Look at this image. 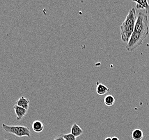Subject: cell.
<instances>
[{
  "instance_id": "obj_17",
  "label": "cell",
  "mask_w": 149,
  "mask_h": 140,
  "mask_svg": "<svg viewBox=\"0 0 149 140\" xmlns=\"http://www.w3.org/2000/svg\"><path fill=\"white\" fill-rule=\"evenodd\" d=\"M7 140V139H5V140Z\"/></svg>"
},
{
  "instance_id": "obj_6",
  "label": "cell",
  "mask_w": 149,
  "mask_h": 140,
  "mask_svg": "<svg viewBox=\"0 0 149 140\" xmlns=\"http://www.w3.org/2000/svg\"><path fill=\"white\" fill-rule=\"evenodd\" d=\"M14 109L15 113L17 116L16 119L17 121H20L22 119L24 116L26 115L28 111L27 110L24 109L22 107H20L19 106H17L16 105L14 106Z\"/></svg>"
},
{
  "instance_id": "obj_16",
  "label": "cell",
  "mask_w": 149,
  "mask_h": 140,
  "mask_svg": "<svg viewBox=\"0 0 149 140\" xmlns=\"http://www.w3.org/2000/svg\"><path fill=\"white\" fill-rule=\"evenodd\" d=\"M104 140H112V137H107L105 138V139Z\"/></svg>"
},
{
  "instance_id": "obj_14",
  "label": "cell",
  "mask_w": 149,
  "mask_h": 140,
  "mask_svg": "<svg viewBox=\"0 0 149 140\" xmlns=\"http://www.w3.org/2000/svg\"><path fill=\"white\" fill-rule=\"evenodd\" d=\"M53 140H65L62 134H59L55 137Z\"/></svg>"
},
{
  "instance_id": "obj_8",
  "label": "cell",
  "mask_w": 149,
  "mask_h": 140,
  "mask_svg": "<svg viewBox=\"0 0 149 140\" xmlns=\"http://www.w3.org/2000/svg\"><path fill=\"white\" fill-rule=\"evenodd\" d=\"M32 129L36 133H40L44 129V125L39 120H35L32 124Z\"/></svg>"
},
{
  "instance_id": "obj_5",
  "label": "cell",
  "mask_w": 149,
  "mask_h": 140,
  "mask_svg": "<svg viewBox=\"0 0 149 140\" xmlns=\"http://www.w3.org/2000/svg\"><path fill=\"white\" fill-rule=\"evenodd\" d=\"M133 2L136 3V8L137 9H144L146 14H149V4L148 1L146 0H139L135 1L133 0Z\"/></svg>"
},
{
  "instance_id": "obj_10",
  "label": "cell",
  "mask_w": 149,
  "mask_h": 140,
  "mask_svg": "<svg viewBox=\"0 0 149 140\" xmlns=\"http://www.w3.org/2000/svg\"><path fill=\"white\" fill-rule=\"evenodd\" d=\"M70 133L72 134L76 137H77L81 136L83 134V130L77 123H74L71 127Z\"/></svg>"
},
{
  "instance_id": "obj_7",
  "label": "cell",
  "mask_w": 149,
  "mask_h": 140,
  "mask_svg": "<svg viewBox=\"0 0 149 140\" xmlns=\"http://www.w3.org/2000/svg\"><path fill=\"white\" fill-rule=\"evenodd\" d=\"M30 103V101L29 99H27L23 96L17 100L16 102V105L28 110L29 108Z\"/></svg>"
},
{
  "instance_id": "obj_9",
  "label": "cell",
  "mask_w": 149,
  "mask_h": 140,
  "mask_svg": "<svg viewBox=\"0 0 149 140\" xmlns=\"http://www.w3.org/2000/svg\"><path fill=\"white\" fill-rule=\"evenodd\" d=\"M109 89L106 86L102 84V83H97V86L96 87V92L99 96H104L106 93L109 92Z\"/></svg>"
},
{
  "instance_id": "obj_11",
  "label": "cell",
  "mask_w": 149,
  "mask_h": 140,
  "mask_svg": "<svg viewBox=\"0 0 149 140\" xmlns=\"http://www.w3.org/2000/svg\"><path fill=\"white\" fill-rule=\"evenodd\" d=\"M144 137V134L142 130L136 128L134 130L132 133V138L133 140H142Z\"/></svg>"
},
{
  "instance_id": "obj_12",
  "label": "cell",
  "mask_w": 149,
  "mask_h": 140,
  "mask_svg": "<svg viewBox=\"0 0 149 140\" xmlns=\"http://www.w3.org/2000/svg\"><path fill=\"white\" fill-rule=\"evenodd\" d=\"M115 101L114 97L111 94L107 95L104 99V102L105 105L109 107L113 106L115 103Z\"/></svg>"
},
{
  "instance_id": "obj_2",
  "label": "cell",
  "mask_w": 149,
  "mask_h": 140,
  "mask_svg": "<svg viewBox=\"0 0 149 140\" xmlns=\"http://www.w3.org/2000/svg\"><path fill=\"white\" fill-rule=\"evenodd\" d=\"M134 31L146 37L149 34V20L146 14L139 12L136 18Z\"/></svg>"
},
{
  "instance_id": "obj_13",
  "label": "cell",
  "mask_w": 149,
  "mask_h": 140,
  "mask_svg": "<svg viewBox=\"0 0 149 140\" xmlns=\"http://www.w3.org/2000/svg\"><path fill=\"white\" fill-rule=\"evenodd\" d=\"M63 137L65 140H76V137L72 134H65L63 135Z\"/></svg>"
},
{
  "instance_id": "obj_3",
  "label": "cell",
  "mask_w": 149,
  "mask_h": 140,
  "mask_svg": "<svg viewBox=\"0 0 149 140\" xmlns=\"http://www.w3.org/2000/svg\"><path fill=\"white\" fill-rule=\"evenodd\" d=\"M2 127L7 133L13 134L18 137H30L31 132L29 127L24 126H12L3 123Z\"/></svg>"
},
{
  "instance_id": "obj_15",
  "label": "cell",
  "mask_w": 149,
  "mask_h": 140,
  "mask_svg": "<svg viewBox=\"0 0 149 140\" xmlns=\"http://www.w3.org/2000/svg\"><path fill=\"white\" fill-rule=\"evenodd\" d=\"M112 140H120L118 137L113 136L112 137Z\"/></svg>"
},
{
  "instance_id": "obj_1",
  "label": "cell",
  "mask_w": 149,
  "mask_h": 140,
  "mask_svg": "<svg viewBox=\"0 0 149 140\" xmlns=\"http://www.w3.org/2000/svg\"><path fill=\"white\" fill-rule=\"evenodd\" d=\"M136 12L135 9L132 8L130 9L128 15L120 26L121 40L124 43H128L133 32L136 20Z\"/></svg>"
},
{
  "instance_id": "obj_4",
  "label": "cell",
  "mask_w": 149,
  "mask_h": 140,
  "mask_svg": "<svg viewBox=\"0 0 149 140\" xmlns=\"http://www.w3.org/2000/svg\"><path fill=\"white\" fill-rule=\"evenodd\" d=\"M146 38V37L134 31L125 46L127 51L128 52L133 51L142 45L143 42Z\"/></svg>"
}]
</instances>
